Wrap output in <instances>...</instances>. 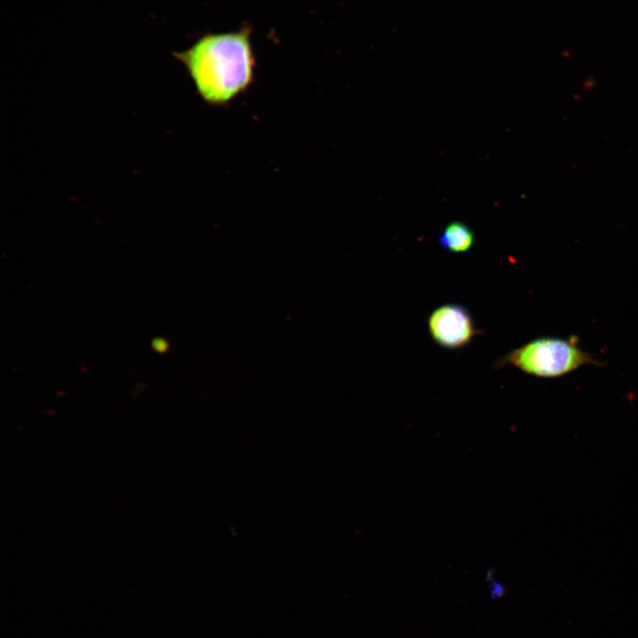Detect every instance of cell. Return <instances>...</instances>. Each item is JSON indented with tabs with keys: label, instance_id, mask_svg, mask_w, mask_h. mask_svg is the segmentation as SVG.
Returning a JSON list of instances; mask_svg holds the SVG:
<instances>
[{
	"label": "cell",
	"instance_id": "cell-1",
	"mask_svg": "<svg viewBox=\"0 0 638 638\" xmlns=\"http://www.w3.org/2000/svg\"><path fill=\"white\" fill-rule=\"evenodd\" d=\"M251 36L248 26L237 31L208 33L186 50L174 52L206 104L224 106L253 83L256 58Z\"/></svg>",
	"mask_w": 638,
	"mask_h": 638
},
{
	"label": "cell",
	"instance_id": "cell-2",
	"mask_svg": "<svg viewBox=\"0 0 638 638\" xmlns=\"http://www.w3.org/2000/svg\"><path fill=\"white\" fill-rule=\"evenodd\" d=\"M603 363L595 354L579 346V338L542 337L513 349L495 362V368L511 365L541 378H556L586 365Z\"/></svg>",
	"mask_w": 638,
	"mask_h": 638
},
{
	"label": "cell",
	"instance_id": "cell-3",
	"mask_svg": "<svg viewBox=\"0 0 638 638\" xmlns=\"http://www.w3.org/2000/svg\"><path fill=\"white\" fill-rule=\"evenodd\" d=\"M427 328L433 341L448 350L466 346L481 332L469 310L456 303L443 304L432 310Z\"/></svg>",
	"mask_w": 638,
	"mask_h": 638
},
{
	"label": "cell",
	"instance_id": "cell-4",
	"mask_svg": "<svg viewBox=\"0 0 638 638\" xmlns=\"http://www.w3.org/2000/svg\"><path fill=\"white\" fill-rule=\"evenodd\" d=\"M473 231L465 223L455 221L448 223L441 231L439 238L442 249L460 253L468 252L474 245Z\"/></svg>",
	"mask_w": 638,
	"mask_h": 638
},
{
	"label": "cell",
	"instance_id": "cell-5",
	"mask_svg": "<svg viewBox=\"0 0 638 638\" xmlns=\"http://www.w3.org/2000/svg\"><path fill=\"white\" fill-rule=\"evenodd\" d=\"M152 347L159 353H164L168 347V344L162 338H156L152 341Z\"/></svg>",
	"mask_w": 638,
	"mask_h": 638
}]
</instances>
